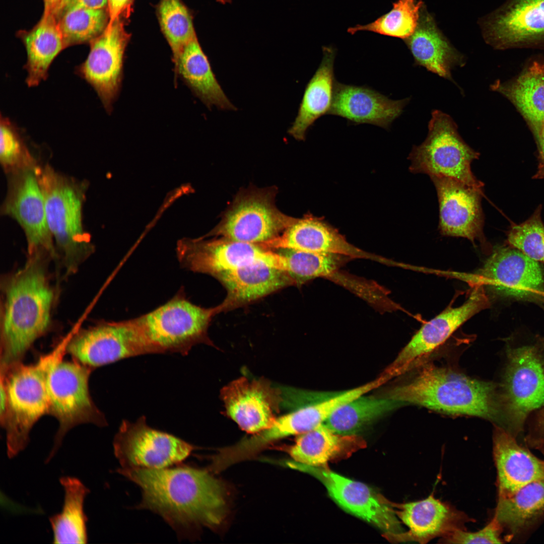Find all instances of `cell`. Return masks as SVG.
<instances>
[{
    "instance_id": "42",
    "label": "cell",
    "mask_w": 544,
    "mask_h": 544,
    "mask_svg": "<svg viewBox=\"0 0 544 544\" xmlns=\"http://www.w3.org/2000/svg\"><path fill=\"white\" fill-rule=\"evenodd\" d=\"M507 239L511 246L544 263V226L539 212L523 223L512 226Z\"/></svg>"
},
{
    "instance_id": "34",
    "label": "cell",
    "mask_w": 544,
    "mask_h": 544,
    "mask_svg": "<svg viewBox=\"0 0 544 544\" xmlns=\"http://www.w3.org/2000/svg\"><path fill=\"white\" fill-rule=\"evenodd\" d=\"M492 89L514 104L537 137L544 126V63L533 61L513 82L496 83Z\"/></svg>"
},
{
    "instance_id": "20",
    "label": "cell",
    "mask_w": 544,
    "mask_h": 544,
    "mask_svg": "<svg viewBox=\"0 0 544 544\" xmlns=\"http://www.w3.org/2000/svg\"><path fill=\"white\" fill-rule=\"evenodd\" d=\"M226 415L243 430L256 434L272 426L283 401L282 393L265 379L241 377L221 391Z\"/></svg>"
},
{
    "instance_id": "51",
    "label": "cell",
    "mask_w": 544,
    "mask_h": 544,
    "mask_svg": "<svg viewBox=\"0 0 544 544\" xmlns=\"http://www.w3.org/2000/svg\"><path fill=\"white\" fill-rule=\"evenodd\" d=\"M543 354H544V353H543Z\"/></svg>"
},
{
    "instance_id": "18",
    "label": "cell",
    "mask_w": 544,
    "mask_h": 544,
    "mask_svg": "<svg viewBox=\"0 0 544 544\" xmlns=\"http://www.w3.org/2000/svg\"><path fill=\"white\" fill-rule=\"evenodd\" d=\"M482 28L497 49L544 46V0H506L483 19Z\"/></svg>"
},
{
    "instance_id": "15",
    "label": "cell",
    "mask_w": 544,
    "mask_h": 544,
    "mask_svg": "<svg viewBox=\"0 0 544 544\" xmlns=\"http://www.w3.org/2000/svg\"><path fill=\"white\" fill-rule=\"evenodd\" d=\"M37 165L36 163L7 173L8 189L2 213L15 219L23 230L28 254L43 250L56 259L58 256L47 223Z\"/></svg>"
},
{
    "instance_id": "7",
    "label": "cell",
    "mask_w": 544,
    "mask_h": 544,
    "mask_svg": "<svg viewBox=\"0 0 544 544\" xmlns=\"http://www.w3.org/2000/svg\"><path fill=\"white\" fill-rule=\"evenodd\" d=\"M507 357L499 394L500 426L516 438L528 416L544 407V354L525 345L509 349Z\"/></svg>"
},
{
    "instance_id": "17",
    "label": "cell",
    "mask_w": 544,
    "mask_h": 544,
    "mask_svg": "<svg viewBox=\"0 0 544 544\" xmlns=\"http://www.w3.org/2000/svg\"><path fill=\"white\" fill-rule=\"evenodd\" d=\"M489 306L484 287L480 283L462 305L449 308L425 323L383 373L391 379L415 367L464 322Z\"/></svg>"
},
{
    "instance_id": "32",
    "label": "cell",
    "mask_w": 544,
    "mask_h": 544,
    "mask_svg": "<svg viewBox=\"0 0 544 544\" xmlns=\"http://www.w3.org/2000/svg\"><path fill=\"white\" fill-rule=\"evenodd\" d=\"M544 516V479L531 482L511 495L498 498L493 517L510 539L532 528Z\"/></svg>"
},
{
    "instance_id": "10",
    "label": "cell",
    "mask_w": 544,
    "mask_h": 544,
    "mask_svg": "<svg viewBox=\"0 0 544 544\" xmlns=\"http://www.w3.org/2000/svg\"><path fill=\"white\" fill-rule=\"evenodd\" d=\"M275 194L274 189H250L239 193L208 235L254 244L279 236L295 218L277 208Z\"/></svg>"
},
{
    "instance_id": "24",
    "label": "cell",
    "mask_w": 544,
    "mask_h": 544,
    "mask_svg": "<svg viewBox=\"0 0 544 544\" xmlns=\"http://www.w3.org/2000/svg\"><path fill=\"white\" fill-rule=\"evenodd\" d=\"M398 507V516L409 530L397 536L394 541L426 543L455 530L465 529V524L470 521L463 512L435 498L432 494L423 500Z\"/></svg>"
},
{
    "instance_id": "5",
    "label": "cell",
    "mask_w": 544,
    "mask_h": 544,
    "mask_svg": "<svg viewBox=\"0 0 544 544\" xmlns=\"http://www.w3.org/2000/svg\"><path fill=\"white\" fill-rule=\"evenodd\" d=\"M36 171L58 256L60 254L65 274L72 275L94 250L83 225L86 184L57 172L48 165H37Z\"/></svg>"
},
{
    "instance_id": "21",
    "label": "cell",
    "mask_w": 544,
    "mask_h": 544,
    "mask_svg": "<svg viewBox=\"0 0 544 544\" xmlns=\"http://www.w3.org/2000/svg\"><path fill=\"white\" fill-rule=\"evenodd\" d=\"M478 274L484 287L500 295L518 298L537 294L544 283L538 262L513 247L495 249Z\"/></svg>"
},
{
    "instance_id": "31",
    "label": "cell",
    "mask_w": 544,
    "mask_h": 544,
    "mask_svg": "<svg viewBox=\"0 0 544 544\" xmlns=\"http://www.w3.org/2000/svg\"><path fill=\"white\" fill-rule=\"evenodd\" d=\"M21 39L27 53L26 82L29 87H35L46 79L53 61L66 48L56 17L42 15L32 29L23 33Z\"/></svg>"
},
{
    "instance_id": "3",
    "label": "cell",
    "mask_w": 544,
    "mask_h": 544,
    "mask_svg": "<svg viewBox=\"0 0 544 544\" xmlns=\"http://www.w3.org/2000/svg\"><path fill=\"white\" fill-rule=\"evenodd\" d=\"M497 387L444 368L427 366L411 381L384 396L401 404L421 405L443 413L472 416L500 422Z\"/></svg>"
},
{
    "instance_id": "49",
    "label": "cell",
    "mask_w": 544,
    "mask_h": 544,
    "mask_svg": "<svg viewBox=\"0 0 544 544\" xmlns=\"http://www.w3.org/2000/svg\"><path fill=\"white\" fill-rule=\"evenodd\" d=\"M530 447L539 450L544 456V440L535 442L532 444Z\"/></svg>"
},
{
    "instance_id": "44",
    "label": "cell",
    "mask_w": 544,
    "mask_h": 544,
    "mask_svg": "<svg viewBox=\"0 0 544 544\" xmlns=\"http://www.w3.org/2000/svg\"><path fill=\"white\" fill-rule=\"evenodd\" d=\"M133 0H107L109 14L108 24L122 17L127 18L130 15Z\"/></svg>"
},
{
    "instance_id": "33",
    "label": "cell",
    "mask_w": 544,
    "mask_h": 544,
    "mask_svg": "<svg viewBox=\"0 0 544 544\" xmlns=\"http://www.w3.org/2000/svg\"><path fill=\"white\" fill-rule=\"evenodd\" d=\"M359 435L337 434L323 424L299 435L290 449L294 461L312 466H325L330 460L346 458L365 446Z\"/></svg>"
},
{
    "instance_id": "9",
    "label": "cell",
    "mask_w": 544,
    "mask_h": 544,
    "mask_svg": "<svg viewBox=\"0 0 544 544\" xmlns=\"http://www.w3.org/2000/svg\"><path fill=\"white\" fill-rule=\"evenodd\" d=\"M92 369L74 360L67 361L62 359L49 372L48 414L57 419L59 427L47 462L56 454L66 434L74 427L86 423L99 427L107 425L104 415L90 394L89 380Z\"/></svg>"
},
{
    "instance_id": "25",
    "label": "cell",
    "mask_w": 544,
    "mask_h": 544,
    "mask_svg": "<svg viewBox=\"0 0 544 544\" xmlns=\"http://www.w3.org/2000/svg\"><path fill=\"white\" fill-rule=\"evenodd\" d=\"M493 453L498 498L508 497L525 485L544 479V460L519 444L515 437L499 426L494 432Z\"/></svg>"
},
{
    "instance_id": "29",
    "label": "cell",
    "mask_w": 544,
    "mask_h": 544,
    "mask_svg": "<svg viewBox=\"0 0 544 544\" xmlns=\"http://www.w3.org/2000/svg\"><path fill=\"white\" fill-rule=\"evenodd\" d=\"M322 61L307 84L297 115L288 130L296 140L303 141L308 129L320 117L329 114L332 105L336 81L334 75L335 51L323 46Z\"/></svg>"
},
{
    "instance_id": "36",
    "label": "cell",
    "mask_w": 544,
    "mask_h": 544,
    "mask_svg": "<svg viewBox=\"0 0 544 544\" xmlns=\"http://www.w3.org/2000/svg\"><path fill=\"white\" fill-rule=\"evenodd\" d=\"M363 394L342 405L323 425L343 435H358L372 424L402 404L385 396Z\"/></svg>"
},
{
    "instance_id": "35",
    "label": "cell",
    "mask_w": 544,
    "mask_h": 544,
    "mask_svg": "<svg viewBox=\"0 0 544 544\" xmlns=\"http://www.w3.org/2000/svg\"><path fill=\"white\" fill-rule=\"evenodd\" d=\"M64 500L60 513L49 518L54 543H86L87 518L84 510L89 490L77 478L62 477Z\"/></svg>"
},
{
    "instance_id": "50",
    "label": "cell",
    "mask_w": 544,
    "mask_h": 544,
    "mask_svg": "<svg viewBox=\"0 0 544 544\" xmlns=\"http://www.w3.org/2000/svg\"><path fill=\"white\" fill-rule=\"evenodd\" d=\"M225 1H226V0H225Z\"/></svg>"
},
{
    "instance_id": "11",
    "label": "cell",
    "mask_w": 544,
    "mask_h": 544,
    "mask_svg": "<svg viewBox=\"0 0 544 544\" xmlns=\"http://www.w3.org/2000/svg\"><path fill=\"white\" fill-rule=\"evenodd\" d=\"M176 253L182 267L215 277L227 271L256 263H265L285 270L283 256L259 244L220 238L205 240L183 238Z\"/></svg>"
},
{
    "instance_id": "13",
    "label": "cell",
    "mask_w": 544,
    "mask_h": 544,
    "mask_svg": "<svg viewBox=\"0 0 544 544\" xmlns=\"http://www.w3.org/2000/svg\"><path fill=\"white\" fill-rule=\"evenodd\" d=\"M285 463L316 478L342 508L377 526L390 539L394 540L404 532L390 504L365 484L337 474L326 465L312 466L294 460Z\"/></svg>"
},
{
    "instance_id": "22",
    "label": "cell",
    "mask_w": 544,
    "mask_h": 544,
    "mask_svg": "<svg viewBox=\"0 0 544 544\" xmlns=\"http://www.w3.org/2000/svg\"><path fill=\"white\" fill-rule=\"evenodd\" d=\"M270 249H292L366 258L384 263L382 257L365 252L348 242L338 232L322 219L306 215L295 218L279 236L260 244Z\"/></svg>"
},
{
    "instance_id": "39",
    "label": "cell",
    "mask_w": 544,
    "mask_h": 544,
    "mask_svg": "<svg viewBox=\"0 0 544 544\" xmlns=\"http://www.w3.org/2000/svg\"><path fill=\"white\" fill-rule=\"evenodd\" d=\"M422 7L421 1L398 0L393 3L389 12L375 21L365 25H356L349 28L347 31L352 35L369 31L405 40L415 32Z\"/></svg>"
},
{
    "instance_id": "37",
    "label": "cell",
    "mask_w": 544,
    "mask_h": 544,
    "mask_svg": "<svg viewBox=\"0 0 544 544\" xmlns=\"http://www.w3.org/2000/svg\"><path fill=\"white\" fill-rule=\"evenodd\" d=\"M284 257L285 270L296 285L317 278H329L341 284L346 275L339 268L348 257L332 253L309 252L292 249L275 250Z\"/></svg>"
},
{
    "instance_id": "28",
    "label": "cell",
    "mask_w": 544,
    "mask_h": 544,
    "mask_svg": "<svg viewBox=\"0 0 544 544\" xmlns=\"http://www.w3.org/2000/svg\"><path fill=\"white\" fill-rule=\"evenodd\" d=\"M404 40L415 64L450 81H453L451 70L465 64L463 55L452 47L423 7L415 32Z\"/></svg>"
},
{
    "instance_id": "19",
    "label": "cell",
    "mask_w": 544,
    "mask_h": 544,
    "mask_svg": "<svg viewBox=\"0 0 544 544\" xmlns=\"http://www.w3.org/2000/svg\"><path fill=\"white\" fill-rule=\"evenodd\" d=\"M437 191L439 230L445 236L468 239L473 243L486 241L483 232V190L452 178L431 176Z\"/></svg>"
},
{
    "instance_id": "12",
    "label": "cell",
    "mask_w": 544,
    "mask_h": 544,
    "mask_svg": "<svg viewBox=\"0 0 544 544\" xmlns=\"http://www.w3.org/2000/svg\"><path fill=\"white\" fill-rule=\"evenodd\" d=\"M113 445L121 468H167L184 460L194 448L173 435L151 428L144 416L133 423L123 421Z\"/></svg>"
},
{
    "instance_id": "45",
    "label": "cell",
    "mask_w": 544,
    "mask_h": 544,
    "mask_svg": "<svg viewBox=\"0 0 544 544\" xmlns=\"http://www.w3.org/2000/svg\"><path fill=\"white\" fill-rule=\"evenodd\" d=\"M544 440V407L536 412L530 424V430L525 438L529 446L533 443Z\"/></svg>"
},
{
    "instance_id": "30",
    "label": "cell",
    "mask_w": 544,
    "mask_h": 544,
    "mask_svg": "<svg viewBox=\"0 0 544 544\" xmlns=\"http://www.w3.org/2000/svg\"><path fill=\"white\" fill-rule=\"evenodd\" d=\"M173 70L174 78L179 77L208 108L236 109L217 80L197 37L184 47Z\"/></svg>"
},
{
    "instance_id": "41",
    "label": "cell",
    "mask_w": 544,
    "mask_h": 544,
    "mask_svg": "<svg viewBox=\"0 0 544 544\" xmlns=\"http://www.w3.org/2000/svg\"><path fill=\"white\" fill-rule=\"evenodd\" d=\"M0 134V160L7 173L36 163L16 125L2 114Z\"/></svg>"
},
{
    "instance_id": "38",
    "label": "cell",
    "mask_w": 544,
    "mask_h": 544,
    "mask_svg": "<svg viewBox=\"0 0 544 544\" xmlns=\"http://www.w3.org/2000/svg\"><path fill=\"white\" fill-rule=\"evenodd\" d=\"M66 47L90 43L105 30L109 23L107 8L72 6L56 17Z\"/></svg>"
},
{
    "instance_id": "27",
    "label": "cell",
    "mask_w": 544,
    "mask_h": 544,
    "mask_svg": "<svg viewBox=\"0 0 544 544\" xmlns=\"http://www.w3.org/2000/svg\"><path fill=\"white\" fill-rule=\"evenodd\" d=\"M354 397L351 390L338 391L328 398L299 407L278 417L269 428L249 437V446L253 450L259 451L278 440L313 430L323 424L335 410Z\"/></svg>"
},
{
    "instance_id": "43",
    "label": "cell",
    "mask_w": 544,
    "mask_h": 544,
    "mask_svg": "<svg viewBox=\"0 0 544 544\" xmlns=\"http://www.w3.org/2000/svg\"><path fill=\"white\" fill-rule=\"evenodd\" d=\"M503 529L496 520H492L485 527L475 532H467L465 529L455 530L440 539L448 543H502Z\"/></svg>"
},
{
    "instance_id": "40",
    "label": "cell",
    "mask_w": 544,
    "mask_h": 544,
    "mask_svg": "<svg viewBox=\"0 0 544 544\" xmlns=\"http://www.w3.org/2000/svg\"><path fill=\"white\" fill-rule=\"evenodd\" d=\"M158 12L162 30L172 51L175 67L184 47L196 37L192 18L180 0H161Z\"/></svg>"
},
{
    "instance_id": "1",
    "label": "cell",
    "mask_w": 544,
    "mask_h": 544,
    "mask_svg": "<svg viewBox=\"0 0 544 544\" xmlns=\"http://www.w3.org/2000/svg\"><path fill=\"white\" fill-rule=\"evenodd\" d=\"M136 484L142 498L138 508L160 515L182 536L198 526L221 524L227 513L224 487L206 470L187 466L161 469L118 468Z\"/></svg>"
},
{
    "instance_id": "6",
    "label": "cell",
    "mask_w": 544,
    "mask_h": 544,
    "mask_svg": "<svg viewBox=\"0 0 544 544\" xmlns=\"http://www.w3.org/2000/svg\"><path fill=\"white\" fill-rule=\"evenodd\" d=\"M221 311L220 305L208 308L195 305L179 290L163 305L134 319L154 353L185 355L197 344L214 346L208 329L212 318Z\"/></svg>"
},
{
    "instance_id": "47",
    "label": "cell",
    "mask_w": 544,
    "mask_h": 544,
    "mask_svg": "<svg viewBox=\"0 0 544 544\" xmlns=\"http://www.w3.org/2000/svg\"><path fill=\"white\" fill-rule=\"evenodd\" d=\"M64 0H43L44 10L42 15H54L56 17Z\"/></svg>"
},
{
    "instance_id": "46",
    "label": "cell",
    "mask_w": 544,
    "mask_h": 544,
    "mask_svg": "<svg viewBox=\"0 0 544 544\" xmlns=\"http://www.w3.org/2000/svg\"><path fill=\"white\" fill-rule=\"evenodd\" d=\"M72 6H81L96 9L107 8V0H64L56 16L64 9Z\"/></svg>"
},
{
    "instance_id": "14",
    "label": "cell",
    "mask_w": 544,
    "mask_h": 544,
    "mask_svg": "<svg viewBox=\"0 0 544 544\" xmlns=\"http://www.w3.org/2000/svg\"><path fill=\"white\" fill-rule=\"evenodd\" d=\"M66 353L91 368L153 352L134 318L102 322L70 337Z\"/></svg>"
},
{
    "instance_id": "23",
    "label": "cell",
    "mask_w": 544,
    "mask_h": 544,
    "mask_svg": "<svg viewBox=\"0 0 544 544\" xmlns=\"http://www.w3.org/2000/svg\"><path fill=\"white\" fill-rule=\"evenodd\" d=\"M409 98L393 100L365 86L336 82L329 113L355 124H371L388 129L402 113Z\"/></svg>"
},
{
    "instance_id": "8",
    "label": "cell",
    "mask_w": 544,
    "mask_h": 544,
    "mask_svg": "<svg viewBox=\"0 0 544 544\" xmlns=\"http://www.w3.org/2000/svg\"><path fill=\"white\" fill-rule=\"evenodd\" d=\"M480 154L461 138L452 118L435 110L426 139L415 146L409 156L413 173L452 178L483 190L484 184L473 174L471 164Z\"/></svg>"
},
{
    "instance_id": "4",
    "label": "cell",
    "mask_w": 544,
    "mask_h": 544,
    "mask_svg": "<svg viewBox=\"0 0 544 544\" xmlns=\"http://www.w3.org/2000/svg\"><path fill=\"white\" fill-rule=\"evenodd\" d=\"M67 339L32 364L20 363L1 373L6 387L7 402L1 424L6 433L7 452L13 458L29 440L35 424L49 413L47 379L52 367L66 353Z\"/></svg>"
},
{
    "instance_id": "2",
    "label": "cell",
    "mask_w": 544,
    "mask_h": 544,
    "mask_svg": "<svg viewBox=\"0 0 544 544\" xmlns=\"http://www.w3.org/2000/svg\"><path fill=\"white\" fill-rule=\"evenodd\" d=\"M43 250L28 254L24 265L1 282V372L22 362L35 342L50 325L54 291Z\"/></svg>"
},
{
    "instance_id": "26",
    "label": "cell",
    "mask_w": 544,
    "mask_h": 544,
    "mask_svg": "<svg viewBox=\"0 0 544 544\" xmlns=\"http://www.w3.org/2000/svg\"><path fill=\"white\" fill-rule=\"evenodd\" d=\"M217 278L227 295L221 310L246 304L288 286L296 285L284 270L256 263L221 273Z\"/></svg>"
},
{
    "instance_id": "16",
    "label": "cell",
    "mask_w": 544,
    "mask_h": 544,
    "mask_svg": "<svg viewBox=\"0 0 544 544\" xmlns=\"http://www.w3.org/2000/svg\"><path fill=\"white\" fill-rule=\"evenodd\" d=\"M130 37L121 19L108 24L89 44L86 59L76 69L77 74L96 91L108 113L121 88L125 51Z\"/></svg>"
},
{
    "instance_id": "48",
    "label": "cell",
    "mask_w": 544,
    "mask_h": 544,
    "mask_svg": "<svg viewBox=\"0 0 544 544\" xmlns=\"http://www.w3.org/2000/svg\"><path fill=\"white\" fill-rule=\"evenodd\" d=\"M536 138L539 146L540 154L544 161V126L542 127Z\"/></svg>"
}]
</instances>
